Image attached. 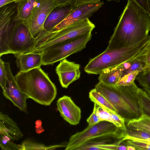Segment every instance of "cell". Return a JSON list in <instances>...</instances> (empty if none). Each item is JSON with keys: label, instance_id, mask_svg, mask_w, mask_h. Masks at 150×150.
<instances>
[{"label": "cell", "instance_id": "cell-1", "mask_svg": "<svg viewBox=\"0 0 150 150\" xmlns=\"http://www.w3.org/2000/svg\"><path fill=\"white\" fill-rule=\"evenodd\" d=\"M150 30L148 14L133 1L127 0L106 49L134 45L146 38Z\"/></svg>", "mask_w": 150, "mask_h": 150}, {"label": "cell", "instance_id": "cell-2", "mask_svg": "<svg viewBox=\"0 0 150 150\" xmlns=\"http://www.w3.org/2000/svg\"><path fill=\"white\" fill-rule=\"evenodd\" d=\"M95 88L123 117L125 122L140 118L142 115L135 83L129 86H110L99 81Z\"/></svg>", "mask_w": 150, "mask_h": 150}, {"label": "cell", "instance_id": "cell-3", "mask_svg": "<svg viewBox=\"0 0 150 150\" xmlns=\"http://www.w3.org/2000/svg\"><path fill=\"white\" fill-rule=\"evenodd\" d=\"M14 77L21 91L39 104L50 105L56 97L55 86L40 67L19 71Z\"/></svg>", "mask_w": 150, "mask_h": 150}, {"label": "cell", "instance_id": "cell-4", "mask_svg": "<svg viewBox=\"0 0 150 150\" xmlns=\"http://www.w3.org/2000/svg\"><path fill=\"white\" fill-rule=\"evenodd\" d=\"M150 40V35L132 46L120 49L106 50L91 59L84 68L89 74H99L104 70L117 67L136 55Z\"/></svg>", "mask_w": 150, "mask_h": 150}, {"label": "cell", "instance_id": "cell-5", "mask_svg": "<svg viewBox=\"0 0 150 150\" xmlns=\"http://www.w3.org/2000/svg\"><path fill=\"white\" fill-rule=\"evenodd\" d=\"M95 27V25L86 18L57 31L47 32L42 30L35 37L36 46L34 52H41L55 44L91 33Z\"/></svg>", "mask_w": 150, "mask_h": 150}, {"label": "cell", "instance_id": "cell-6", "mask_svg": "<svg viewBox=\"0 0 150 150\" xmlns=\"http://www.w3.org/2000/svg\"><path fill=\"white\" fill-rule=\"evenodd\" d=\"M92 35L91 33L83 34L46 48L41 52L42 65H52L81 51L86 47L87 43L91 40Z\"/></svg>", "mask_w": 150, "mask_h": 150}, {"label": "cell", "instance_id": "cell-7", "mask_svg": "<svg viewBox=\"0 0 150 150\" xmlns=\"http://www.w3.org/2000/svg\"><path fill=\"white\" fill-rule=\"evenodd\" d=\"M115 135L125 137L124 130L114 124L105 121H101L83 130L72 135L66 144L65 150H75L77 147L92 139L102 136Z\"/></svg>", "mask_w": 150, "mask_h": 150}, {"label": "cell", "instance_id": "cell-8", "mask_svg": "<svg viewBox=\"0 0 150 150\" xmlns=\"http://www.w3.org/2000/svg\"><path fill=\"white\" fill-rule=\"evenodd\" d=\"M36 43L35 37L31 34L27 23L18 21L12 25L8 38L9 54L33 52Z\"/></svg>", "mask_w": 150, "mask_h": 150}, {"label": "cell", "instance_id": "cell-9", "mask_svg": "<svg viewBox=\"0 0 150 150\" xmlns=\"http://www.w3.org/2000/svg\"><path fill=\"white\" fill-rule=\"evenodd\" d=\"M58 6L56 0H36L28 24L31 33L34 37H35L43 29L44 24L47 16Z\"/></svg>", "mask_w": 150, "mask_h": 150}, {"label": "cell", "instance_id": "cell-10", "mask_svg": "<svg viewBox=\"0 0 150 150\" xmlns=\"http://www.w3.org/2000/svg\"><path fill=\"white\" fill-rule=\"evenodd\" d=\"M7 81L6 88L3 90V94L5 97L11 101L20 110L27 113V96L20 89L11 71L10 63L4 62Z\"/></svg>", "mask_w": 150, "mask_h": 150}, {"label": "cell", "instance_id": "cell-11", "mask_svg": "<svg viewBox=\"0 0 150 150\" xmlns=\"http://www.w3.org/2000/svg\"><path fill=\"white\" fill-rule=\"evenodd\" d=\"M104 4L103 1L96 4H86L76 6L65 19L51 31L47 32L57 31L83 19H89Z\"/></svg>", "mask_w": 150, "mask_h": 150}, {"label": "cell", "instance_id": "cell-12", "mask_svg": "<svg viewBox=\"0 0 150 150\" xmlns=\"http://www.w3.org/2000/svg\"><path fill=\"white\" fill-rule=\"evenodd\" d=\"M80 65L66 58L61 61L56 69L59 80L62 87L67 88L69 85L79 79L81 72Z\"/></svg>", "mask_w": 150, "mask_h": 150}, {"label": "cell", "instance_id": "cell-13", "mask_svg": "<svg viewBox=\"0 0 150 150\" xmlns=\"http://www.w3.org/2000/svg\"><path fill=\"white\" fill-rule=\"evenodd\" d=\"M57 109L61 116L70 125L79 124L81 118V110L71 97L64 96L59 98L57 102Z\"/></svg>", "mask_w": 150, "mask_h": 150}, {"label": "cell", "instance_id": "cell-14", "mask_svg": "<svg viewBox=\"0 0 150 150\" xmlns=\"http://www.w3.org/2000/svg\"><path fill=\"white\" fill-rule=\"evenodd\" d=\"M16 63L19 72L25 71L40 67L42 65V52L15 53Z\"/></svg>", "mask_w": 150, "mask_h": 150}, {"label": "cell", "instance_id": "cell-15", "mask_svg": "<svg viewBox=\"0 0 150 150\" xmlns=\"http://www.w3.org/2000/svg\"><path fill=\"white\" fill-rule=\"evenodd\" d=\"M75 7V1L69 4L59 6L55 8L47 18L43 30L46 32L51 31L65 19Z\"/></svg>", "mask_w": 150, "mask_h": 150}, {"label": "cell", "instance_id": "cell-16", "mask_svg": "<svg viewBox=\"0 0 150 150\" xmlns=\"http://www.w3.org/2000/svg\"><path fill=\"white\" fill-rule=\"evenodd\" d=\"M123 138V137L122 136L115 135H105L97 137L88 140L76 148L75 150H110L111 148L110 144L115 143L119 140L114 141L115 139Z\"/></svg>", "mask_w": 150, "mask_h": 150}, {"label": "cell", "instance_id": "cell-17", "mask_svg": "<svg viewBox=\"0 0 150 150\" xmlns=\"http://www.w3.org/2000/svg\"><path fill=\"white\" fill-rule=\"evenodd\" d=\"M0 134L5 136L11 141L21 139L23 134L17 124L8 115L0 112Z\"/></svg>", "mask_w": 150, "mask_h": 150}, {"label": "cell", "instance_id": "cell-18", "mask_svg": "<svg viewBox=\"0 0 150 150\" xmlns=\"http://www.w3.org/2000/svg\"><path fill=\"white\" fill-rule=\"evenodd\" d=\"M144 47L135 56L118 66L121 72V77L132 72H140L144 69L146 62Z\"/></svg>", "mask_w": 150, "mask_h": 150}, {"label": "cell", "instance_id": "cell-19", "mask_svg": "<svg viewBox=\"0 0 150 150\" xmlns=\"http://www.w3.org/2000/svg\"><path fill=\"white\" fill-rule=\"evenodd\" d=\"M36 0H20L18 3L17 13L13 18L15 21H20L28 25L32 16Z\"/></svg>", "mask_w": 150, "mask_h": 150}, {"label": "cell", "instance_id": "cell-20", "mask_svg": "<svg viewBox=\"0 0 150 150\" xmlns=\"http://www.w3.org/2000/svg\"><path fill=\"white\" fill-rule=\"evenodd\" d=\"M15 6H5L0 8V39H5L7 37L11 24V20L14 12Z\"/></svg>", "mask_w": 150, "mask_h": 150}, {"label": "cell", "instance_id": "cell-21", "mask_svg": "<svg viewBox=\"0 0 150 150\" xmlns=\"http://www.w3.org/2000/svg\"><path fill=\"white\" fill-rule=\"evenodd\" d=\"M121 76V72L118 66L104 70L99 74L98 79L105 85L115 86Z\"/></svg>", "mask_w": 150, "mask_h": 150}, {"label": "cell", "instance_id": "cell-22", "mask_svg": "<svg viewBox=\"0 0 150 150\" xmlns=\"http://www.w3.org/2000/svg\"><path fill=\"white\" fill-rule=\"evenodd\" d=\"M89 97L91 101L107 111H112L117 112L116 110L108 100L96 88L91 90Z\"/></svg>", "mask_w": 150, "mask_h": 150}, {"label": "cell", "instance_id": "cell-23", "mask_svg": "<svg viewBox=\"0 0 150 150\" xmlns=\"http://www.w3.org/2000/svg\"><path fill=\"white\" fill-rule=\"evenodd\" d=\"M137 94L142 115L150 118V89L139 88Z\"/></svg>", "mask_w": 150, "mask_h": 150}, {"label": "cell", "instance_id": "cell-24", "mask_svg": "<svg viewBox=\"0 0 150 150\" xmlns=\"http://www.w3.org/2000/svg\"><path fill=\"white\" fill-rule=\"evenodd\" d=\"M66 145L60 144L49 146H45L41 144L36 143L29 140L24 141L20 145V150H52L65 147Z\"/></svg>", "mask_w": 150, "mask_h": 150}, {"label": "cell", "instance_id": "cell-25", "mask_svg": "<svg viewBox=\"0 0 150 150\" xmlns=\"http://www.w3.org/2000/svg\"><path fill=\"white\" fill-rule=\"evenodd\" d=\"M94 105L95 107L96 113L100 121L110 122L121 129L119 125L112 118L110 113L107 110L95 103H94Z\"/></svg>", "mask_w": 150, "mask_h": 150}, {"label": "cell", "instance_id": "cell-26", "mask_svg": "<svg viewBox=\"0 0 150 150\" xmlns=\"http://www.w3.org/2000/svg\"><path fill=\"white\" fill-rule=\"evenodd\" d=\"M123 140L126 141L127 146H132L136 150H150V144L145 141L128 136H125Z\"/></svg>", "mask_w": 150, "mask_h": 150}, {"label": "cell", "instance_id": "cell-27", "mask_svg": "<svg viewBox=\"0 0 150 150\" xmlns=\"http://www.w3.org/2000/svg\"><path fill=\"white\" fill-rule=\"evenodd\" d=\"M136 79L143 88L150 89V69L139 73Z\"/></svg>", "mask_w": 150, "mask_h": 150}, {"label": "cell", "instance_id": "cell-28", "mask_svg": "<svg viewBox=\"0 0 150 150\" xmlns=\"http://www.w3.org/2000/svg\"><path fill=\"white\" fill-rule=\"evenodd\" d=\"M0 146L2 150H20V145L13 142L9 138L5 136L0 135Z\"/></svg>", "mask_w": 150, "mask_h": 150}, {"label": "cell", "instance_id": "cell-29", "mask_svg": "<svg viewBox=\"0 0 150 150\" xmlns=\"http://www.w3.org/2000/svg\"><path fill=\"white\" fill-rule=\"evenodd\" d=\"M139 73L135 71L124 75L120 78L116 86H129L133 84Z\"/></svg>", "mask_w": 150, "mask_h": 150}, {"label": "cell", "instance_id": "cell-30", "mask_svg": "<svg viewBox=\"0 0 150 150\" xmlns=\"http://www.w3.org/2000/svg\"><path fill=\"white\" fill-rule=\"evenodd\" d=\"M125 132V136L142 139H150V134L143 131L130 129L127 127Z\"/></svg>", "mask_w": 150, "mask_h": 150}, {"label": "cell", "instance_id": "cell-31", "mask_svg": "<svg viewBox=\"0 0 150 150\" xmlns=\"http://www.w3.org/2000/svg\"><path fill=\"white\" fill-rule=\"evenodd\" d=\"M127 127L130 129L143 131L150 134V127L140 123L135 119L128 122L127 123Z\"/></svg>", "mask_w": 150, "mask_h": 150}, {"label": "cell", "instance_id": "cell-32", "mask_svg": "<svg viewBox=\"0 0 150 150\" xmlns=\"http://www.w3.org/2000/svg\"><path fill=\"white\" fill-rule=\"evenodd\" d=\"M7 81V74L4 62L0 59V84L2 90L6 86Z\"/></svg>", "mask_w": 150, "mask_h": 150}, {"label": "cell", "instance_id": "cell-33", "mask_svg": "<svg viewBox=\"0 0 150 150\" xmlns=\"http://www.w3.org/2000/svg\"><path fill=\"white\" fill-rule=\"evenodd\" d=\"M112 118L119 125L121 129L125 130L127 129L125 119L116 112L108 111Z\"/></svg>", "mask_w": 150, "mask_h": 150}, {"label": "cell", "instance_id": "cell-34", "mask_svg": "<svg viewBox=\"0 0 150 150\" xmlns=\"http://www.w3.org/2000/svg\"><path fill=\"white\" fill-rule=\"evenodd\" d=\"M146 66L142 71H146L150 69V40L145 45L144 47Z\"/></svg>", "mask_w": 150, "mask_h": 150}, {"label": "cell", "instance_id": "cell-35", "mask_svg": "<svg viewBox=\"0 0 150 150\" xmlns=\"http://www.w3.org/2000/svg\"><path fill=\"white\" fill-rule=\"evenodd\" d=\"M86 121L88 126L93 125L101 121L96 113L95 107L94 105L92 113L87 119Z\"/></svg>", "mask_w": 150, "mask_h": 150}, {"label": "cell", "instance_id": "cell-36", "mask_svg": "<svg viewBox=\"0 0 150 150\" xmlns=\"http://www.w3.org/2000/svg\"><path fill=\"white\" fill-rule=\"evenodd\" d=\"M143 9L149 15L150 14L149 0H132Z\"/></svg>", "mask_w": 150, "mask_h": 150}, {"label": "cell", "instance_id": "cell-37", "mask_svg": "<svg viewBox=\"0 0 150 150\" xmlns=\"http://www.w3.org/2000/svg\"><path fill=\"white\" fill-rule=\"evenodd\" d=\"M101 0H75V6H78L86 4H96L100 2Z\"/></svg>", "mask_w": 150, "mask_h": 150}, {"label": "cell", "instance_id": "cell-38", "mask_svg": "<svg viewBox=\"0 0 150 150\" xmlns=\"http://www.w3.org/2000/svg\"><path fill=\"white\" fill-rule=\"evenodd\" d=\"M59 6H62L71 4L75 1V0H56Z\"/></svg>", "mask_w": 150, "mask_h": 150}, {"label": "cell", "instance_id": "cell-39", "mask_svg": "<svg viewBox=\"0 0 150 150\" xmlns=\"http://www.w3.org/2000/svg\"><path fill=\"white\" fill-rule=\"evenodd\" d=\"M18 0H0V8H1L13 2H16Z\"/></svg>", "mask_w": 150, "mask_h": 150}, {"label": "cell", "instance_id": "cell-40", "mask_svg": "<svg viewBox=\"0 0 150 150\" xmlns=\"http://www.w3.org/2000/svg\"><path fill=\"white\" fill-rule=\"evenodd\" d=\"M127 150V145H122L120 144L117 148V150Z\"/></svg>", "mask_w": 150, "mask_h": 150}, {"label": "cell", "instance_id": "cell-41", "mask_svg": "<svg viewBox=\"0 0 150 150\" xmlns=\"http://www.w3.org/2000/svg\"><path fill=\"white\" fill-rule=\"evenodd\" d=\"M127 146V150H136L135 148L132 146L128 145Z\"/></svg>", "mask_w": 150, "mask_h": 150}, {"label": "cell", "instance_id": "cell-42", "mask_svg": "<svg viewBox=\"0 0 150 150\" xmlns=\"http://www.w3.org/2000/svg\"><path fill=\"white\" fill-rule=\"evenodd\" d=\"M149 0V10H150V14L149 15V18H150V0Z\"/></svg>", "mask_w": 150, "mask_h": 150}, {"label": "cell", "instance_id": "cell-43", "mask_svg": "<svg viewBox=\"0 0 150 150\" xmlns=\"http://www.w3.org/2000/svg\"><path fill=\"white\" fill-rule=\"evenodd\" d=\"M108 2H109L112 1H118L119 0H106Z\"/></svg>", "mask_w": 150, "mask_h": 150}, {"label": "cell", "instance_id": "cell-44", "mask_svg": "<svg viewBox=\"0 0 150 150\" xmlns=\"http://www.w3.org/2000/svg\"><path fill=\"white\" fill-rule=\"evenodd\" d=\"M19 0H18L16 2V3L18 1H19Z\"/></svg>", "mask_w": 150, "mask_h": 150}]
</instances>
